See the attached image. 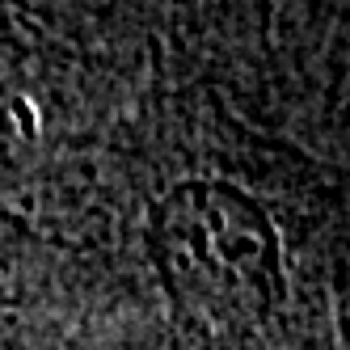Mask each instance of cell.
Instances as JSON below:
<instances>
[{
	"mask_svg": "<svg viewBox=\"0 0 350 350\" xmlns=\"http://www.w3.org/2000/svg\"><path fill=\"white\" fill-rule=\"evenodd\" d=\"M144 245L169 308L198 329H249L283 304L279 228L254 194L224 178L169 186L148 211Z\"/></svg>",
	"mask_w": 350,
	"mask_h": 350,
	"instance_id": "cell-1",
	"label": "cell"
}]
</instances>
